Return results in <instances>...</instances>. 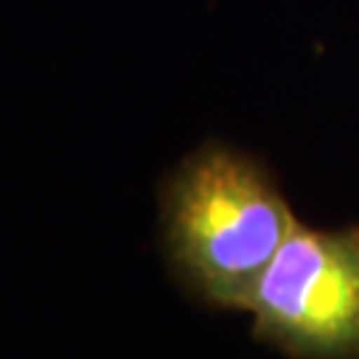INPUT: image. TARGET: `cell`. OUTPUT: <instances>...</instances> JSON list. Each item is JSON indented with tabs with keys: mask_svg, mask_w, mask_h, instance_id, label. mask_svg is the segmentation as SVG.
Masks as SVG:
<instances>
[{
	"mask_svg": "<svg viewBox=\"0 0 359 359\" xmlns=\"http://www.w3.org/2000/svg\"><path fill=\"white\" fill-rule=\"evenodd\" d=\"M170 261L208 304L250 309L264 269L295 221L266 173L226 147H203L163 197Z\"/></svg>",
	"mask_w": 359,
	"mask_h": 359,
	"instance_id": "cell-1",
	"label": "cell"
},
{
	"mask_svg": "<svg viewBox=\"0 0 359 359\" xmlns=\"http://www.w3.org/2000/svg\"><path fill=\"white\" fill-rule=\"evenodd\" d=\"M258 330L285 346L338 357L359 351V229L295 224L250 301Z\"/></svg>",
	"mask_w": 359,
	"mask_h": 359,
	"instance_id": "cell-2",
	"label": "cell"
}]
</instances>
